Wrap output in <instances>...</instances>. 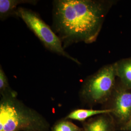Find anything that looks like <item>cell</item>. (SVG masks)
Returning a JSON list of instances; mask_svg holds the SVG:
<instances>
[{
	"mask_svg": "<svg viewBox=\"0 0 131 131\" xmlns=\"http://www.w3.org/2000/svg\"><path fill=\"white\" fill-rule=\"evenodd\" d=\"M53 4V31L65 48L73 43L96 41L115 1L57 0Z\"/></svg>",
	"mask_w": 131,
	"mask_h": 131,
	"instance_id": "1",
	"label": "cell"
},
{
	"mask_svg": "<svg viewBox=\"0 0 131 131\" xmlns=\"http://www.w3.org/2000/svg\"><path fill=\"white\" fill-rule=\"evenodd\" d=\"M17 97H2L0 131H48L50 125L40 114Z\"/></svg>",
	"mask_w": 131,
	"mask_h": 131,
	"instance_id": "2",
	"label": "cell"
},
{
	"mask_svg": "<svg viewBox=\"0 0 131 131\" xmlns=\"http://www.w3.org/2000/svg\"><path fill=\"white\" fill-rule=\"evenodd\" d=\"M114 64L104 66L86 80L80 91L84 103L95 105L108 102L116 86Z\"/></svg>",
	"mask_w": 131,
	"mask_h": 131,
	"instance_id": "3",
	"label": "cell"
},
{
	"mask_svg": "<svg viewBox=\"0 0 131 131\" xmlns=\"http://www.w3.org/2000/svg\"><path fill=\"white\" fill-rule=\"evenodd\" d=\"M16 16L23 19L49 50L80 64L77 59L66 52L60 39L38 14L31 10L19 7L16 12Z\"/></svg>",
	"mask_w": 131,
	"mask_h": 131,
	"instance_id": "4",
	"label": "cell"
},
{
	"mask_svg": "<svg viewBox=\"0 0 131 131\" xmlns=\"http://www.w3.org/2000/svg\"><path fill=\"white\" fill-rule=\"evenodd\" d=\"M109 101L111 105L107 109L111 110L110 114L116 126H119L120 129L131 119V89L125 88L120 83L116 84Z\"/></svg>",
	"mask_w": 131,
	"mask_h": 131,
	"instance_id": "5",
	"label": "cell"
},
{
	"mask_svg": "<svg viewBox=\"0 0 131 131\" xmlns=\"http://www.w3.org/2000/svg\"><path fill=\"white\" fill-rule=\"evenodd\" d=\"M116 127L110 113L97 115L83 123L84 131H116Z\"/></svg>",
	"mask_w": 131,
	"mask_h": 131,
	"instance_id": "6",
	"label": "cell"
},
{
	"mask_svg": "<svg viewBox=\"0 0 131 131\" xmlns=\"http://www.w3.org/2000/svg\"><path fill=\"white\" fill-rule=\"evenodd\" d=\"M116 76L120 83L131 89V57L124 58L114 63Z\"/></svg>",
	"mask_w": 131,
	"mask_h": 131,
	"instance_id": "7",
	"label": "cell"
},
{
	"mask_svg": "<svg viewBox=\"0 0 131 131\" xmlns=\"http://www.w3.org/2000/svg\"><path fill=\"white\" fill-rule=\"evenodd\" d=\"M37 1L34 0H1L0 1V19L5 20L10 16L15 15L18 9V5L23 4L36 5Z\"/></svg>",
	"mask_w": 131,
	"mask_h": 131,
	"instance_id": "8",
	"label": "cell"
},
{
	"mask_svg": "<svg viewBox=\"0 0 131 131\" xmlns=\"http://www.w3.org/2000/svg\"><path fill=\"white\" fill-rule=\"evenodd\" d=\"M111 112V110L107 108L103 109H77L70 113L65 118L84 122L91 117L101 114H109Z\"/></svg>",
	"mask_w": 131,
	"mask_h": 131,
	"instance_id": "9",
	"label": "cell"
},
{
	"mask_svg": "<svg viewBox=\"0 0 131 131\" xmlns=\"http://www.w3.org/2000/svg\"><path fill=\"white\" fill-rule=\"evenodd\" d=\"M0 93L1 97H17L18 93L10 86L8 79L2 66L0 68Z\"/></svg>",
	"mask_w": 131,
	"mask_h": 131,
	"instance_id": "10",
	"label": "cell"
},
{
	"mask_svg": "<svg viewBox=\"0 0 131 131\" xmlns=\"http://www.w3.org/2000/svg\"><path fill=\"white\" fill-rule=\"evenodd\" d=\"M83 128H80L66 118L56 122L52 127V131H82Z\"/></svg>",
	"mask_w": 131,
	"mask_h": 131,
	"instance_id": "11",
	"label": "cell"
},
{
	"mask_svg": "<svg viewBox=\"0 0 131 131\" xmlns=\"http://www.w3.org/2000/svg\"><path fill=\"white\" fill-rule=\"evenodd\" d=\"M119 130L122 131H131V118L129 121Z\"/></svg>",
	"mask_w": 131,
	"mask_h": 131,
	"instance_id": "12",
	"label": "cell"
},
{
	"mask_svg": "<svg viewBox=\"0 0 131 131\" xmlns=\"http://www.w3.org/2000/svg\"><path fill=\"white\" fill-rule=\"evenodd\" d=\"M84 131V129H83V131Z\"/></svg>",
	"mask_w": 131,
	"mask_h": 131,
	"instance_id": "13",
	"label": "cell"
}]
</instances>
